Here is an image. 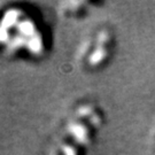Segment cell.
I'll return each instance as SVG.
<instances>
[{"label":"cell","mask_w":155,"mask_h":155,"mask_svg":"<svg viewBox=\"0 0 155 155\" xmlns=\"http://www.w3.org/2000/svg\"><path fill=\"white\" fill-rule=\"evenodd\" d=\"M114 48V36L108 29H101L86 41L83 48L84 62L91 68H98L109 60Z\"/></svg>","instance_id":"3957f363"},{"label":"cell","mask_w":155,"mask_h":155,"mask_svg":"<svg viewBox=\"0 0 155 155\" xmlns=\"http://www.w3.org/2000/svg\"><path fill=\"white\" fill-rule=\"evenodd\" d=\"M38 37L41 35L36 28V23L22 11L12 8L4 13L2 18L0 17V44L5 45L6 48L38 50L39 52L41 46L38 43Z\"/></svg>","instance_id":"7a4b0ae2"},{"label":"cell","mask_w":155,"mask_h":155,"mask_svg":"<svg viewBox=\"0 0 155 155\" xmlns=\"http://www.w3.org/2000/svg\"><path fill=\"white\" fill-rule=\"evenodd\" d=\"M102 120V111L93 104L77 107L66 124L59 155H83L92 144Z\"/></svg>","instance_id":"6da1fadb"}]
</instances>
